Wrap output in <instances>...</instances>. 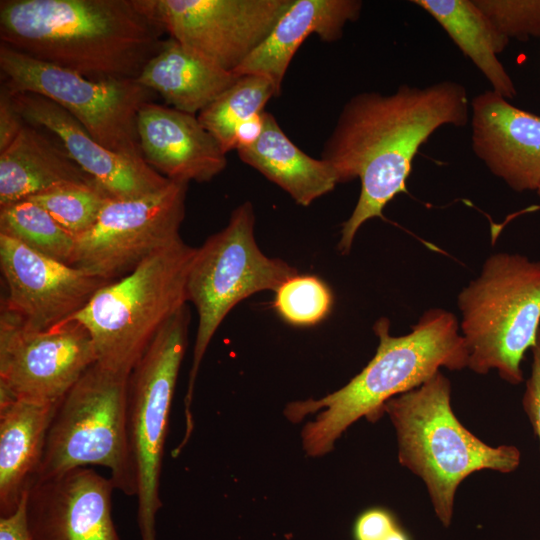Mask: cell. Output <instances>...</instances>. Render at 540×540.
<instances>
[{
	"label": "cell",
	"mask_w": 540,
	"mask_h": 540,
	"mask_svg": "<svg viewBox=\"0 0 540 540\" xmlns=\"http://www.w3.org/2000/svg\"><path fill=\"white\" fill-rule=\"evenodd\" d=\"M94 184L61 144L30 124L0 153V207L68 185Z\"/></svg>",
	"instance_id": "obj_21"
},
{
	"label": "cell",
	"mask_w": 540,
	"mask_h": 540,
	"mask_svg": "<svg viewBox=\"0 0 540 540\" xmlns=\"http://www.w3.org/2000/svg\"><path fill=\"white\" fill-rule=\"evenodd\" d=\"M384 413L396 431L400 464L425 483L445 528L452 522L455 495L463 480L481 470L511 473L520 465L517 447L490 446L463 426L451 407V383L440 371L388 400Z\"/></svg>",
	"instance_id": "obj_4"
},
{
	"label": "cell",
	"mask_w": 540,
	"mask_h": 540,
	"mask_svg": "<svg viewBox=\"0 0 540 540\" xmlns=\"http://www.w3.org/2000/svg\"><path fill=\"white\" fill-rule=\"evenodd\" d=\"M144 161L169 180L209 182L227 165L226 153L197 115L152 101L137 119Z\"/></svg>",
	"instance_id": "obj_18"
},
{
	"label": "cell",
	"mask_w": 540,
	"mask_h": 540,
	"mask_svg": "<svg viewBox=\"0 0 540 540\" xmlns=\"http://www.w3.org/2000/svg\"><path fill=\"white\" fill-rule=\"evenodd\" d=\"M59 403L0 400V517L18 509L32 484Z\"/></svg>",
	"instance_id": "obj_20"
},
{
	"label": "cell",
	"mask_w": 540,
	"mask_h": 540,
	"mask_svg": "<svg viewBox=\"0 0 540 540\" xmlns=\"http://www.w3.org/2000/svg\"><path fill=\"white\" fill-rule=\"evenodd\" d=\"M238 78L234 72L168 37L136 81L161 95L170 107L198 115Z\"/></svg>",
	"instance_id": "obj_22"
},
{
	"label": "cell",
	"mask_w": 540,
	"mask_h": 540,
	"mask_svg": "<svg viewBox=\"0 0 540 540\" xmlns=\"http://www.w3.org/2000/svg\"><path fill=\"white\" fill-rule=\"evenodd\" d=\"M430 14L460 50L475 64L493 87L506 99L516 95L509 74L498 60L509 39L501 34L473 0H414Z\"/></svg>",
	"instance_id": "obj_24"
},
{
	"label": "cell",
	"mask_w": 540,
	"mask_h": 540,
	"mask_svg": "<svg viewBox=\"0 0 540 540\" xmlns=\"http://www.w3.org/2000/svg\"><path fill=\"white\" fill-rule=\"evenodd\" d=\"M0 72L11 93L44 96L70 113L107 149L144 160L137 119L152 91L136 80L92 81L0 44Z\"/></svg>",
	"instance_id": "obj_10"
},
{
	"label": "cell",
	"mask_w": 540,
	"mask_h": 540,
	"mask_svg": "<svg viewBox=\"0 0 540 540\" xmlns=\"http://www.w3.org/2000/svg\"><path fill=\"white\" fill-rule=\"evenodd\" d=\"M255 213L250 202L239 205L228 224L196 248L187 279V299L198 314L193 360L184 399L187 443L193 430L190 411L201 361L216 330L243 299L266 290L276 291L297 269L266 256L255 239Z\"/></svg>",
	"instance_id": "obj_8"
},
{
	"label": "cell",
	"mask_w": 540,
	"mask_h": 540,
	"mask_svg": "<svg viewBox=\"0 0 540 540\" xmlns=\"http://www.w3.org/2000/svg\"><path fill=\"white\" fill-rule=\"evenodd\" d=\"M166 34L135 0H1V43L92 81L137 80Z\"/></svg>",
	"instance_id": "obj_2"
},
{
	"label": "cell",
	"mask_w": 540,
	"mask_h": 540,
	"mask_svg": "<svg viewBox=\"0 0 540 540\" xmlns=\"http://www.w3.org/2000/svg\"><path fill=\"white\" fill-rule=\"evenodd\" d=\"M115 486L89 467L33 482L26 492L31 540H121L112 519Z\"/></svg>",
	"instance_id": "obj_15"
},
{
	"label": "cell",
	"mask_w": 540,
	"mask_h": 540,
	"mask_svg": "<svg viewBox=\"0 0 540 540\" xmlns=\"http://www.w3.org/2000/svg\"><path fill=\"white\" fill-rule=\"evenodd\" d=\"M12 95L26 123L53 134L70 157L113 199L143 197L169 184V179L144 160L129 158L101 145L52 100L28 92Z\"/></svg>",
	"instance_id": "obj_16"
},
{
	"label": "cell",
	"mask_w": 540,
	"mask_h": 540,
	"mask_svg": "<svg viewBox=\"0 0 540 540\" xmlns=\"http://www.w3.org/2000/svg\"><path fill=\"white\" fill-rule=\"evenodd\" d=\"M236 151L244 163L286 191L301 206H309L339 183L331 166L296 146L267 111L259 137Z\"/></svg>",
	"instance_id": "obj_23"
},
{
	"label": "cell",
	"mask_w": 540,
	"mask_h": 540,
	"mask_svg": "<svg viewBox=\"0 0 540 540\" xmlns=\"http://www.w3.org/2000/svg\"><path fill=\"white\" fill-rule=\"evenodd\" d=\"M536 191H537V193H538V195H539V197H540V186H539V188H538Z\"/></svg>",
	"instance_id": "obj_35"
},
{
	"label": "cell",
	"mask_w": 540,
	"mask_h": 540,
	"mask_svg": "<svg viewBox=\"0 0 540 540\" xmlns=\"http://www.w3.org/2000/svg\"><path fill=\"white\" fill-rule=\"evenodd\" d=\"M96 361L93 341L77 321L31 331L1 307L0 400L59 403Z\"/></svg>",
	"instance_id": "obj_12"
},
{
	"label": "cell",
	"mask_w": 540,
	"mask_h": 540,
	"mask_svg": "<svg viewBox=\"0 0 540 540\" xmlns=\"http://www.w3.org/2000/svg\"><path fill=\"white\" fill-rule=\"evenodd\" d=\"M190 320L186 304L160 328L129 376L128 436L137 479L141 540H157L164 446Z\"/></svg>",
	"instance_id": "obj_9"
},
{
	"label": "cell",
	"mask_w": 540,
	"mask_h": 540,
	"mask_svg": "<svg viewBox=\"0 0 540 540\" xmlns=\"http://www.w3.org/2000/svg\"><path fill=\"white\" fill-rule=\"evenodd\" d=\"M384 540H410V538L399 526H397Z\"/></svg>",
	"instance_id": "obj_34"
},
{
	"label": "cell",
	"mask_w": 540,
	"mask_h": 540,
	"mask_svg": "<svg viewBox=\"0 0 540 540\" xmlns=\"http://www.w3.org/2000/svg\"><path fill=\"white\" fill-rule=\"evenodd\" d=\"M12 93L1 84L0 88V153L6 150L26 125Z\"/></svg>",
	"instance_id": "obj_32"
},
{
	"label": "cell",
	"mask_w": 540,
	"mask_h": 540,
	"mask_svg": "<svg viewBox=\"0 0 540 540\" xmlns=\"http://www.w3.org/2000/svg\"><path fill=\"white\" fill-rule=\"evenodd\" d=\"M292 0H135L169 37L234 72L267 38Z\"/></svg>",
	"instance_id": "obj_13"
},
{
	"label": "cell",
	"mask_w": 540,
	"mask_h": 540,
	"mask_svg": "<svg viewBox=\"0 0 540 540\" xmlns=\"http://www.w3.org/2000/svg\"><path fill=\"white\" fill-rule=\"evenodd\" d=\"M0 267L7 286L1 307L31 331L70 320L108 281L44 256L0 234Z\"/></svg>",
	"instance_id": "obj_14"
},
{
	"label": "cell",
	"mask_w": 540,
	"mask_h": 540,
	"mask_svg": "<svg viewBox=\"0 0 540 540\" xmlns=\"http://www.w3.org/2000/svg\"><path fill=\"white\" fill-rule=\"evenodd\" d=\"M358 0H292L262 44L234 71L267 78L278 93L295 53L316 34L326 42L340 39L348 22L361 13Z\"/></svg>",
	"instance_id": "obj_19"
},
{
	"label": "cell",
	"mask_w": 540,
	"mask_h": 540,
	"mask_svg": "<svg viewBox=\"0 0 540 540\" xmlns=\"http://www.w3.org/2000/svg\"><path fill=\"white\" fill-rule=\"evenodd\" d=\"M25 503L26 493L13 514L0 517V540H31L27 527Z\"/></svg>",
	"instance_id": "obj_33"
},
{
	"label": "cell",
	"mask_w": 540,
	"mask_h": 540,
	"mask_svg": "<svg viewBox=\"0 0 540 540\" xmlns=\"http://www.w3.org/2000/svg\"><path fill=\"white\" fill-rule=\"evenodd\" d=\"M468 368L496 370L512 385L524 381L521 363L540 329V261L518 253L489 256L458 295Z\"/></svg>",
	"instance_id": "obj_6"
},
{
	"label": "cell",
	"mask_w": 540,
	"mask_h": 540,
	"mask_svg": "<svg viewBox=\"0 0 540 540\" xmlns=\"http://www.w3.org/2000/svg\"><path fill=\"white\" fill-rule=\"evenodd\" d=\"M397 523L390 512L373 508L363 512L354 525L355 540H384Z\"/></svg>",
	"instance_id": "obj_31"
},
{
	"label": "cell",
	"mask_w": 540,
	"mask_h": 540,
	"mask_svg": "<svg viewBox=\"0 0 540 540\" xmlns=\"http://www.w3.org/2000/svg\"><path fill=\"white\" fill-rule=\"evenodd\" d=\"M531 352V374L525 383L522 405L540 444V329Z\"/></svg>",
	"instance_id": "obj_30"
},
{
	"label": "cell",
	"mask_w": 540,
	"mask_h": 540,
	"mask_svg": "<svg viewBox=\"0 0 540 540\" xmlns=\"http://www.w3.org/2000/svg\"><path fill=\"white\" fill-rule=\"evenodd\" d=\"M267 78L245 74L198 115L200 123L218 141L227 154L235 149V138L241 126L261 115L267 102L278 95Z\"/></svg>",
	"instance_id": "obj_25"
},
{
	"label": "cell",
	"mask_w": 540,
	"mask_h": 540,
	"mask_svg": "<svg viewBox=\"0 0 540 540\" xmlns=\"http://www.w3.org/2000/svg\"><path fill=\"white\" fill-rule=\"evenodd\" d=\"M129 376L97 362L85 371L58 404L33 482L96 465L109 469L115 489L137 495L128 436Z\"/></svg>",
	"instance_id": "obj_7"
},
{
	"label": "cell",
	"mask_w": 540,
	"mask_h": 540,
	"mask_svg": "<svg viewBox=\"0 0 540 540\" xmlns=\"http://www.w3.org/2000/svg\"><path fill=\"white\" fill-rule=\"evenodd\" d=\"M492 25L509 40L540 37V0H473Z\"/></svg>",
	"instance_id": "obj_29"
},
{
	"label": "cell",
	"mask_w": 540,
	"mask_h": 540,
	"mask_svg": "<svg viewBox=\"0 0 540 540\" xmlns=\"http://www.w3.org/2000/svg\"><path fill=\"white\" fill-rule=\"evenodd\" d=\"M373 330L379 345L359 374L321 399L294 401L285 407L284 414L293 423L319 411L301 432L307 456L325 455L355 421L362 417L376 421L388 400L419 387L441 367L451 371L468 367V350L458 319L445 309L426 310L403 336L390 334L386 317L379 318Z\"/></svg>",
	"instance_id": "obj_3"
},
{
	"label": "cell",
	"mask_w": 540,
	"mask_h": 540,
	"mask_svg": "<svg viewBox=\"0 0 540 540\" xmlns=\"http://www.w3.org/2000/svg\"><path fill=\"white\" fill-rule=\"evenodd\" d=\"M468 120L467 91L454 81L423 88L401 85L389 95L361 92L346 102L321 153L339 183L361 182L356 206L342 225V254L350 252L365 222L383 218L385 206L407 192L413 158L429 136L441 126H465Z\"/></svg>",
	"instance_id": "obj_1"
},
{
	"label": "cell",
	"mask_w": 540,
	"mask_h": 540,
	"mask_svg": "<svg viewBox=\"0 0 540 540\" xmlns=\"http://www.w3.org/2000/svg\"><path fill=\"white\" fill-rule=\"evenodd\" d=\"M471 142L487 168L517 192L540 186V116L495 91L471 101Z\"/></svg>",
	"instance_id": "obj_17"
},
{
	"label": "cell",
	"mask_w": 540,
	"mask_h": 540,
	"mask_svg": "<svg viewBox=\"0 0 540 540\" xmlns=\"http://www.w3.org/2000/svg\"><path fill=\"white\" fill-rule=\"evenodd\" d=\"M196 248L183 239L144 259L93 295L70 320L89 333L97 363L130 375L167 320L187 304V279Z\"/></svg>",
	"instance_id": "obj_5"
},
{
	"label": "cell",
	"mask_w": 540,
	"mask_h": 540,
	"mask_svg": "<svg viewBox=\"0 0 540 540\" xmlns=\"http://www.w3.org/2000/svg\"><path fill=\"white\" fill-rule=\"evenodd\" d=\"M44 208L75 238L96 222L106 203L113 199L99 184L68 185L28 198Z\"/></svg>",
	"instance_id": "obj_27"
},
{
	"label": "cell",
	"mask_w": 540,
	"mask_h": 540,
	"mask_svg": "<svg viewBox=\"0 0 540 540\" xmlns=\"http://www.w3.org/2000/svg\"><path fill=\"white\" fill-rule=\"evenodd\" d=\"M332 301L330 289L319 278L296 274L275 291L274 306L286 322L311 326L328 315Z\"/></svg>",
	"instance_id": "obj_28"
},
{
	"label": "cell",
	"mask_w": 540,
	"mask_h": 540,
	"mask_svg": "<svg viewBox=\"0 0 540 540\" xmlns=\"http://www.w3.org/2000/svg\"><path fill=\"white\" fill-rule=\"evenodd\" d=\"M0 234L44 256L72 265L76 238L29 199L0 207Z\"/></svg>",
	"instance_id": "obj_26"
},
{
	"label": "cell",
	"mask_w": 540,
	"mask_h": 540,
	"mask_svg": "<svg viewBox=\"0 0 540 540\" xmlns=\"http://www.w3.org/2000/svg\"><path fill=\"white\" fill-rule=\"evenodd\" d=\"M187 183L170 180L138 198L110 199L95 224L76 238L72 261L91 276L113 282L155 251L181 239Z\"/></svg>",
	"instance_id": "obj_11"
}]
</instances>
